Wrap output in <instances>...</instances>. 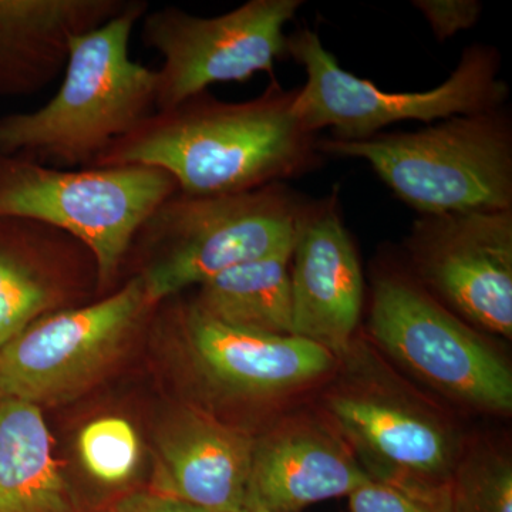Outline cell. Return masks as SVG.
I'll return each mask as SVG.
<instances>
[{
  "instance_id": "14",
  "label": "cell",
  "mask_w": 512,
  "mask_h": 512,
  "mask_svg": "<svg viewBox=\"0 0 512 512\" xmlns=\"http://www.w3.org/2000/svg\"><path fill=\"white\" fill-rule=\"evenodd\" d=\"M367 480L348 443L318 409L288 410L255 437L248 504L268 512H299L349 497Z\"/></svg>"
},
{
  "instance_id": "9",
  "label": "cell",
  "mask_w": 512,
  "mask_h": 512,
  "mask_svg": "<svg viewBox=\"0 0 512 512\" xmlns=\"http://www.w3.org/2000/svg\"><path fill=\"white\" fill-rule=\"evenodd\" d=\"M140 276L83 306L35 320L0 348V399L40 406L70 399L110 365L150 312Z\"/></svg>"
},
{
  "instance_id": "12",
  "label": "cell",
  "mask_w": 512,
  "mask_h": 512,
  "mask_svg": "<svg viewBox=\"0 0 512 512\" xmlns=\"http://www.w3.org/2000/svg\"><path fill=\"white\" fill-rule=\"evenodd\" d=\"M178 318L192 369L227 399L291 406L296 397L322 386L335 369L332 353L296 336L232 328L191 302L181 306Z\"/></svg>"
},
{
  "instance_id": "1",
  "label": "cell",
  "mask_w": 512,
  "mask_h": 512,
  "mask_svg": "<svg viewBox=\"0 0 512 512\" xmlns=\"http://www.w3.org/2000/svg\"><path fill=\"white\" fill-rule=\"evenodd\" d=\"M296 90L275 79L247 101L210 92L156 110L113 144L92 167L148 165L191 195L238 194L311 173L322 163L318 134L293 113Z\"/></svg>"
},
{
  "instance_id": "13",
  "label": "cell",
  "mask_w": 512,
  "mask_h": 512,
  "mask_svg": "<svg viewBox=\"0 0 512 512\" xmlns=\"http://www.w3.org/2000/svg\"><path fill=\"white\" fill-rule=\"evenodd\" d=\"M289 276L293 336L342 355L359 335L365 281L336 192L306 204Z\"/></svg>"
},
{
  "instance_id": "7",
  "label": "cell",
  "mask_w": 512,
  "mask_h": 512,
  "mask_svg": "<svg viewBox=\"0 0 512 512\" xmlns=\"http://www.w3.org/2000/svg\"><path fill=\"white\" fill-rule=\"evenodd\" d=\"M177 191L170 174L148 165L66 170L0 153V217L40 221L82 242L99 291L116 281L138 228Z\"/></svg>"
},
{
  "instance_id": "19",
  "label": "cell",
  "mask_w": 512,
  "mask_h": 512,
  "mask_svg": "<svg viewBox=\"0 0 512 512\" xmlns=\"http://www.w3.org/2000/svg\"><path fill=\"white\" fill-rule=\"evenodd\" d=\"M292 252H282L234 266L198 286L192 305L232 328L293 336Z\"/></svg>"
},
{
  "instance_id": "20",
  "label": "cell",
  "mask_w": 512,
  "mask_h": 512,
  "mask_svg": "<svg viewBox=\"0 0 512 512\" xmlns=\"http://www.w3.org/2000/svg\"><path fill=\"white\" fill-rule=\"evenodd\" d=\"M450 491L453 512H512L510 453L494 444H466Z\"/></svg>"
},
{
  "instance_id": "15",
  "label": "cell",
  "mask_w": 512,
  "mask_h": 512,
  "mask_svg": "<svg viewBox=\"0 0 512 512\" xmlns=\"http://www.w3.org/2000/svg\"><path fill=\"white\" fill-rule=\"evenodd\" d=\"M254 441L207 410H181L158 440L154 491L211 512L245 510Z\"/></svg>"
},
{
  "instance_id": "5",
  "label": "cell",
  "mask_w": 512,
  "mask_h": 512,
  "mask_svg": "<svg viewBox=\"0 0 512 512\" xmlns=\"http://www.w3.org/2000/svg\"><path fill=\"white\" fill-rule=\"evenodd\" d=\"M319 151L366 161L419 215L512 210V121L505 106L413 133L326 138Z\"/></svg>"
},
{
  "instance_id": "21",
  "label": "cell",
  "mask_w": 512,
  "mask_h": 512,
  "mask_svg": "<svg viewBox=\"0 0 512 512\" xmlns=\"http://www.w3.org/2000/svg\"><path fill=\"white\" fill-rule=\"evenodd\" d=\"M83 466L96 480L119 484L133 476L140 460V440L121 417H103L87 424L79 437Z\"/></svg>"
},
{
  "instance_id": "18",
  "label": "cell",
  "mask_w": 512,
  "mask_h": 512,
  "mask_svg": "<svg viewBox=\"0 0 512 512\" xmlns=\"http://www.w3.org/2000/svg\"><path fill=\"white\" fill-rule=\"evenodd\" d=\"M42 409L0 399V512H73Z\"/></svg>"
},
{
  "instance_id": "17",
  "label": "cell",
  "mask_w": 512,
  "mask_h": 512,
  "mask_svg": "<svg viewBox=\"0 0 512 512\" xmlns=\"http://www.w3.org/2000/svg\"><path fill=\"white\" fill-rule=\"evenodd\" d=\"M94 258L72 235L20 217H0V348L69 298L63 268Z\"/></svg>"
},
{
  "instance_id": "24",
  "label": "cell",
  "mask_w": 512,
  "mask_h": 512,
  "mask_svg": "<svg viewBox=\"0 0 512 512\" xmlns=\"http://www.w3.org/2000/svg\"><path fill=\"white\" fill-rule=\"evenodd\" d=\"M110 512H211L204 508L197 507L187 503V501L178 500L157 493V491H147V493H137L128 495L121 500Z\"/></svg>"
},
{
  "instance_id": "3",
  "label": "cell",
  "mask_w": 512,
  "mask_h": 512,
  "mask_svg": "<svg viewBox=\"0 0 512 512\" xmlns=\"http://www.w3.org/2000/svg\"><path fill=\"white\" fill-rule=\"evenodd\" d=\"M318 410L348 443L369 478L444 487L466 441L436 403L357 335L320 386Z\"/></svg>"
},
{
  "instance_id": "11",
  "label": "cell",
  "mask_w": 512,
  "mask_h": 512,
  "mask_svg": "<svg viewBox=\"0 0 512 512\" xmlns=\"http://www.w3.org/2000/svg\"><path fill=\"white\" fill-rule=\"evenodd\" d=\"M407 271L480 332L512 336V210L419 215Z\"/></svg>"
},
{
  "instance_id": "16",
  "label": "cell",
  "mask_w": 512,
  "mask_h": 512,
  "mask_svg": "<svg viewBox=\"0 0 512 512\" xmlns=\"http://www.w3.org/2000/svg\"><path fill=\"white\" fill-rule=\"evenodd\" d=\"M128 0H0V97L42 92L66 69L76 37L106 25Z\"/></svg>"
},
{
  "instance_id": "8",
  "label": "cell",
  "mask_w": 512,
  "mask_h": 512,
  "mask_svg": "<svg viewBox=\"0 0 512 512\" xmlns=\"http://www.w3.org/2000/svg\"><path fill=\"white\" fill-rule=\"evenodd\" d=\"M366 338L384 359L444 399L493 416L512 413V372L505 357L407 269L377 272Z\"/></svg>"
},
{
  "instance_id": "22",
  "label": "cell",
  "mask_w": 512,
  "mask_h": 512,
  "mask_svg": "<svg viewBox=\"0 0 512 512\" xmlns=\"http://www.w3.org/2000/svg\"><path fill=\"white\" fill-rule=\"evenodd\" d=\"M348 498L350 512H453L450 484L414 487L370 478Z\"/></svg>"
},
{
  "instance_id": "4",
  "label": "cell",
  "mask_w": 512,
  "mask_h": 512,
  "mask_svg": "<svg viewBox=\"0 0 512 512\" xmlns=\"http://www.w3.org/2000/svg\"><path fill=\"white\" fill-rule=\"evenodd\" d=\"M306 204L286 184L221 195L178 190L134 235L128 254L141 262L131 276L160 305L234 266L292 252Z\"/></svg>"
},
{
  "instance_id": "10",
  "label": "cell",
  "mask_w": 512,
  "mask_h": 512,
  "mask_svg": "<svg viewBox=\"0 0 512 512\" xmlns=\"http://www.w3.org/2000/svg\"><path fill=\"white\" fill-rule=\"evenodd\" d=\"M302 0H249L220 16L164 6L143 18L146 46L163 56L157 110L170 109L215 83L247 82L288 56L285 28Z\"/></svg>"
},
{
  "instance_id": "6",
  "label": "cell",
  "mask_w": 512,
  "mask_h": 512,
  "mask_svg": "<svg viewBox=\"0 0 512 512\" xmlns=\"http://www.w3.org/2000/svg\"><path fill=\"white\" fill-rule=\"evenodd\" d=\"M288 56L306 72L293 100L296 119L312 134L330 128L333 140H365L404 121L433 123L500 109L510 97L493 46L467 47L446 82L426 92H386L360 79L340 66L312 29L288 36Z\"/></svg>"
},
{
  "instance_id": "26",
  "label": "cell",
  "mask_w": 512,
  "mask_h": 512,
  "mask_svg": "<svg viewBox=\"0 0 512 512\" xmlns=\"http://www.w3.org/2000/svg\"><path fill=\"white\" fill-rule=\"evenodd\" d=\"M239 512H252V511L249 510V508H245V510H242V511H239Z\"/></svg>"
},
{
  "instance_id": "2",
  "label": "cell",
  "mask_w": 512,
  "mask_h": 512,
  "mask_svg": "<svg viewBox=\"0 0 512 512\" xmlns=\"http://www.w3.org/2000/svg\"><path fill=\"white\" fill-rule=\"evenodd\" d=\"M148 3L128 0L106 25L76 37L63 83L30 113L0 117V153L50 167H92L157 110L158 73L130 59L134 26Z\"/></svg>"
},
{
  "instance_id": "25",
  "label": "cell",
  "mask_w": 512,
  "mask_h": 512,
  "mask_svg": "<svg viewBox=\"0 0 512 512\" xmlns=\"http://www.w3.org/2000/svg\"><path fill=\"white\" fill-rule=\"evenodd\" d=\"M247 508H249V510H251L252 512H268L265 511L264 508L258 507V505L255 504H248Z\"/></svg>"
},
{
  "instance_id": "23",
  "label": "cell",
  "mask_w": 512,
  "mask_h": 512,
  "mask_svg": "<svg viewBox=\"0 0 512 512\" xmlns=\"http://www.w3.org/2000/svg\"><path fill=\"white\" fill-rule=\"evenodd\" d=\"M413 5L439 42L473 29L483 13V5L477 0H416Z\"/></svg>"
}]
</instances>
